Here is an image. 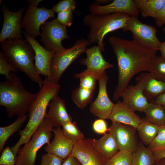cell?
<instances>
[{"label":"cell","mask_w":165,"mask_h":165,"mask_svg":"<svg viewBox=\"0 0 165 165\" xmlns=\"http://www.w3.org/2000/svg\"><path fill=\"white\" fill-rule=\"evenodd\" d=\"M108 42L117 63L118 81L113 96L116 101L125 93L134 75L142 71L152 72L157 51L133 39L112 36Z\"/></svg>","instance_id":"obj_1"},{"label":"cell","mask_w":165,"mask_h":165,"mask_svg":"<svg viewBox=\"0 0 165 165\" xmlns=\"http://www.w3.org/2000/svg\"><path fill=\"white\" fill-rule=\"evenodd\" d=\"M60 87L51 79L45 77L43 80L42 87L36 94L28 111V122L25 128L19 131L20 137L18 141L11 148L16 159L21 146L29 141L45 119L48 105L58 95Z\"/></svg>","instance_id":"obj_2"},{"label":"cell","mask_w":165,"mask_h":165,"mask_svg":"<svg viewBox=\"0 0 165 165\" xmlns=\"http://www.w3.org/2000/svg\"><path fill=\"white\" fill-rule=\"evenodd\" d=\"M0 83V105L4 107L9 118L26 115L37 94L27 90L19 77L13 72Z\"/></svg>","instance_id":"obj_3"},{"label":"cell","mask_w":165,"mask_h":165,"mask_svg":"<svg viewBox=\"0 0 165 165\" xmlns=\"http://www.w3.org/2000/svg\"><path fill=\"white\" fill-rule=\"evenodd\" d=\"M1 46L3 53L10 64L41 88L43 80L34 63L35 52L29 42L23 38L7 39L1 42Z\"/></svg>","instance_id":"obj_4"},{"label":"cell","mask_w":165,"mask_h":165,"mask_svg":"<svg viewBox=\"0 0 165 165\" xmlns=\"http://www.w3.org/2000/svg\"><path fill=\"white\" fill-rule=\"evenodd\" d=\"M130 16L122 13L94 14L90 13L83 18L89 28L87 40L90 45L97 44L101 51L105 50L104 38L106 35L118 29L123 30Z\"/></svg>","instance_id":"obj_5"},{"label":"cell","mask_w":165,"mask_h":165,"mask_svg":"<svg viewBox=\"0 0 165 165\" xmlns=\"http://www.w3.org/2000/svg\"><path fill=\"white\" fill-rule=\"evenodd\" d=\"M53 129L45 118L29 141L20 148L15 165H35L38 150L44 145L50 143Z\"/></svg>","instance_id":"obj_6"},{"label":"cell","mask_w":165,"mask_h":165,"mask_svg":"<svg viewBox=\"0 0 165 165\" xmlns=\"http://www.w3.org/2000/svg\"><path fill=\"white\" fill-rule=\"evenodd\" d=\"M90 44L87 39L83 38L76 40L71 47L62 52L56 53L51 64V79L58 83L61 77L69 66L83 53Z\"/></svg>","instance_id":"obj_7"},{"label":"cell","mask_w":165,"mask_h":165,"mask_svg":"<svg viewBox=\"0 0 165 165\" xmlns=\"http://www.w3.org/2000/svg\"><path fill=\"white\" fill-rule=\"evenodd\" d=\"M41 42L48 50L56 53H61L66 49L62 41L70 38L66 26L61 24L56 18L45 22L41 27Z\"/></svg>","instance_id":"obj_8"},{"label":"cell","mask_w":165,"mask_h":165,"mask_svg":"<svg viewBox=\"0 0 165 165\" xmlns=\"http://www.w3.org/2000/svg\"><path fill=\"white\" fill-rule=\"evenodd\" d=\"M123 30L130 31L133 40L156 51L160 50L162 42L157 36L156 28L141 22L137 16H130Z\"/></svg>","instance_id":"obj_9"},{"label":"cell","mask_w":165,"mask_h":165,"mask_svg":"<svg viewBox=\"0 0 165 165\" xmlns=\"http://www.w3.org/2000/svg\"><path fill=\"white\" fill-rule=\"evenodd\" d=\"M52 9L44 6L41 7L29 5L21 22V28L28 35L34 38L40 35L41 25L49 18L54 17Z\"/></svg>","instance_id":"obj_10"},{"label":"cell","mask_w":165,"mask_h":165,"mask_svg":"<svg viewBox=\"0 0 165 165\" xmlns=\"http://www.w3.org/2000/svg\"><path fill=\"white\" fill-rule=\"evenodd\" d=\"M101 52L97 45L86 49L85 52L86 57L82 59L79 61L81 65L86 66V69L76 74L75 77L79 79L84 75H90L98 80L106 74V70L112 68L113 65L104 59Z\"/></svg>","instance_id":"obj_11"},{"label":"cell","mask_w":165,"mask_h":165,"mask_svg":"<svg viewBox=\"0 0 165 165\" xmlns=\"http://www.w3.org/2000/svg\"><path fill=\"white\" fill-rule=\"evenodd\" d=\"M108 132L115 138L119 150L133 153L136 150L139 142L136 129L122 123L112 122Z\"/></svg>","instance_id":"obj_12"},{"label":"cell","mask_w":165,"mask_h":165,"mask_svg":"<svg viewBox=\"0 0 165 165\" xmlns=\"http://www.w3.org/2000/svg\"><path fill=\"white\" fill-rule=\"evenodd\" d=\"M4 21L0 33V42L7 39L23 38L21 22L24 7L16 12L9 10L5 6L2 8Z\"/></svg>","instance_id":"obj_13"},{"label":"cell","mask_w":165,"mask_h":165,"mask_svg":"<svg viewBox=\"0 0 165 165\" xmlns=\"http://www.w3.org/2000/svg\"><path fill=\"white\" fill-rule=\"evenodd\" d=\"M108 77L106 74L98 80L99 87L97 96L91 103L90 112L99 119H109L115 104L109 99L107 92V84Z\"/></svg>","instance_id":"obj_14"},{"label":"cell","mask_w":165,"mask_h":165,"mask_svg":"<svg viewBox=\"0 0 165 165\" xmlns=\"http://www.w3.org/2000/svg\"><path fill=\"white\" fill-rule=\"evenodd\" d=\"M92 139L84 138L76 142L71 154L82 165H106L107 160L102 157L93 147Z\"/></svg>","instance_id":"obj_15"},{"label":"cell","mask_w":165,"mask_h":165,"mask_svg":"<svg viewBox=\"0 0 165 165\" xmlns=\"http://www.w3.org/2000/svg\"><path fill=\"white\" fill-rule=\"evenodd\" d=\"M25 38L33 47L35 53V65L38 73L45 77L52 78L51 64L56 53L47 50L42 46L35 38L30 36L24 31Z\"/></svg>","instance_id":"obj_16"},{"label":"cell","mask_w":165,"mask_h":165,"mask_svg":"<svg viewBox=\"0 0 165 165\" xmlns=\"http://www.w3.org/2000/svg\"><path fill=\"white\" fill-rule=\"evenodd\" d=\"M88 9L90 13L94 14L122 13L138 16L140 13L133 0H114L105 5L94 2L90 5Z\"/></svg>","instance_id":"obj_17"},{"label":"cell","mask_w":165,"mask_h":165,"mask_svg":"<svg viewBox=\"0 0 165 165\" xmlns=\"http://www.w3.org/2000/svg\"><path fill=\"white\" fill-rule=\"evenodd\" d=\"M53 132V139L49 144L46 145L44 149L47 153L64 160L71 154L76 142L67 137L61 127L54 128Z\"/></svg>","instance_id":"obj_18"},{"label":"cell","mask_w":165,"mask_h":165,"mask_svg":"<svg viewBox=\"0 0 165 165\" xmlns=\"http://www.w3.org/2000/svg\"><path fill=\"white\" fill-rule=\"evenodd\" d=\"M45 118L53 128L61 127L64 123L72 121V118L67 112L65 101L58 95L50 102Z\"/></svg>","instance_id":"obj_19"},{"label":"cell","mask_w":165,"mask_h":165,"mask_svg":"<svg viewBox=\"0 0 165 165\" xmlns=\"http://www.w3.org/2000/svg\"><path fill=\"white\" fill-rule=\"evenodd\" d=\"M134 85L128 86L121 97L122 102L134 111L143 112L149 102L144 95L141 82L136 79Z\"/></svg>","instance_id":"obj_20"},{"label":"cell","mask_w":165,"mask_h":165,"mask_svg":"<svg viewBox=\"0 0 165 165\" xmlns=\"http://www.w3.org/2000/svg\"><path fill=\"white\" fill-rule=\"evenodd\" d=\"M122 101L118 100L115 104L109 119L128 125L137 129L142 121L140 117Z\"/></svg>","instance_id":"obj_21"},{"label":"cell","mask_w":165,"mask_h":165,"mask_svg":"<svg viewBox=\"0 0 165 165\" xmlns=\"http://www.w3.org/2000/svg\"><path fill=\"white\" fill-rule=\"evenodd\" d=\"M141 83L143 93L149 102L165 92V82L157 79L150 72L142 73L137 78Z\"/></svg>","instance_id":"obj_22"},{"label":"cell","mask_w":165,"mask_h":165,"mask_svg":"<svg viewBox=\"0 0 165 165\" xmlns=\"http://www.w3.org/2000/svg\"><path fill=\"white\" fill-rule=\"evenodd\" d=\"M92 143L96 151L106 160L110 159L119 151L116 140L110 133H106L98 139H92Z\"/></svg>","instance_id":"obj_23"},{"label":"cell","mask_w":165,"mask_h":165,"mask_svg":"<svg viewBox=\"0 0 165 165\" xmlns=\"http://www.w3.org/2000/svg\"><path fill=\"white\" fill-rule=\"evenodd\" d=\"M159 127L146 118L142 119L136 129L140 142L145 146L150 145L157 134Z\"/></svg>","instance_id":"obj_24"},{"label":"cell","mask_w":165,"mask_h":165,"mask_svg":"<svg viewBox=\"0 0 165 165\" xmlns=\"http://www.w3.org/2000/svg\"><path fill=\"white\" fill-rule=\"evenodd\" d=\"M144 18H155L165 4V0H133Z\"/></svg>","instance_id":"obj_25"},{"label":"cell","mask_w":165,"mask_h":165,"mask_svg":"<svg viewBox=\"0 0 165 165\" xmlns=\"http://www.w3.org/2000/svg\"><path fill=\"white\" fill-rule=\"evenodd\" d=\"M133 154L131 165H154L156 163L152 151L141 142Z\"/></svg>","instance_id":"obj_26"},{"label":"cell","mask_w":165,"mask_h":165,"mask_svg":"<svg viewBox=\"0 0 165 165\" xmlns=\"http://www.w3.org/2000/svg\"><path fill=\"white\" fill-rule=\"evenodd\" d=\"M143 112L146 118L152 123L159 126L165 125V112L162 105L149 102Z\"/></svg>","instance_id":"obj_27"},{"label":"cell","mask_w":165,"mask_h":165,"mask_svg":"<svg viewBox=\"0 0 165 165\" xmlns=\"http://www.w3.org/2000/svg\"><path fill=\"white\" fill-rule=\"evenodd\" d=\"M28 117L27 115L18 116L16 120L10 125L0 127V153L3 151L5 143L9 138L13 134L20 130Z\"/></svg>","instance_id":"obj_28"},{"label":"cell","mask_w":165,"mask_h":165,"mask_svg":"<svg viewBox=\"0 0 165 165\" xmlns=\"http://www.w3.org/2000/svg\"><path fill=\"white\" fill-rule=\"evenodd\" d=\"M94 92L79 86L72 92V101L77 107L83 109L91 102Z\"/></svg>","instance_id":"obj_29"},{"label":"cell","mask_w":165,"mask_h":165,"mask_svg":"<svg viewBox=\"0 0 165 165\" xmlns=\"http://www.w3.org/2000/svg\"><path fill=\"white\" fill-rule=\"evenodd\" d=\"M133 153L125 150H119L106 161V165H131Z\"/></svg>","instance_id":"obj_30"},{"label":"cell","mask_w":165,"mask_h":165,"mask_svg":"<svg viewBox=\"0 0 165 165\" xmlns=\"http://www.w3.org/2000/svg\"><path fill=\"white\" fill-rule=\"evenodd\" d=\"M64 134L68 138L76 142L85 138L83 133L79 129L75 122H69L64 123L61 126Z\"/></svg>","instance_id":"obj_31"},{"label":"cell","mask_w":165,"mask_h":165,"mask_svg":"<svg viewBox=\"0 0 165 165\" xmlns=\"http://www.w3.org/2000/svg\"><path fill=\"white\" fill-rule=\"evenodd\" d=\"M147 147L152 151L165 149V125L159 126L156 137Z\"/></svg>","instance_id":"obj_32"},{"label":"cell","mask_w":165,"mask_h":165,"mask_svg":"<svg viewBox=\"0 0 165 165\" xmlns=\"http://www.w3.org/2000/svg\"><path fill=\"white\" fill-rule=\"evenodd\" d=\"M151 73L156 78L165 82V59L160 56L156 55Z\"/></svg>","instance_id":"obj_33"},{"label":"cell","mask_w":165,"mask_h":165,"mask_svg":"<svg viewBox=\"0 0 165 165\" xmlns=\"http://www.w3.org/2000/svg\"><path fill=\"white\" fill-rule=\"evenodd\" d=\"M17 70L6 59L2 51H0V74L7 78L11 72L16 74Z\"/></svg>","instance_id":"obj_34"},{"label":"cell","mask_w":165,"mask_h":165,"mask_svg":"<svg viewBox=\"0 0 165 165\" xmlns=\"http://www.w3.org/2000/svg\"><path fill=\"white\" fill-rule=\"evenodd\" d=\"M79 86L94 92L96 85L97 79L90 75H86L81 77Z\"/></svg>","instance_id":"obj_35"},{"label":"cell","mask_w":165,"mask_h":165,"mask_svg":"<svg viewBox=\"0 0 165 165\" xmlns=\"http://www.w3.org/2000/svg\"><path fill=\"white\" fill-rule=\"evenodd\" d=\"M16 159L11 148L7 146L2 152L0 165H15Z\"/></svg>","instance_id":"obj_36"},{"label":"cell","mask_w":165,"mask_h":165,"mask_svg":"<svg viewBox=\"0 0 165 165\" xmlns=\"http://www.w3.org/2000/svg\"><path fill=\"white\" fill-rule=\"evenodd\" d=\"M76 3L75 0H60L57 4L53 5L52 9L57 13L69 9L75 10Z\"/></svg>","instance_id":"obj_37"},{"label":"cell","mask_w":165,"mask_h":165,"mask_svg":"<svg viewBox=\"0 0 165 165\" xmlns=\"http://www.w3.org/2000/svg\"><path fill=\"white\" fill-rule=\"evenodd\" d=\"M74 10L68 9L58 13L57 20L63 25L70 27L73 20V13Z\"/></svg>","instance_id":"obj_38"},{"label":"cell","mask_w":165,"mask_h":165,"mask_svg":"<svg viewBox=\"0 0 165 165\" xmlns=\"http://www.w3.org/2000/svg\"><path fill=\"white\" fill-rule=\"evenodd\" d=\"M63 161L55 155L47 153L42 156L40 165H62Z\"/></svg>","instance_id":"obj_39"},{"label":"cell","mask_w":165,"mask_h":165,"mask_svg":"<svg viewBox=\"0 0 165 165\" xmlns=\"http://www.w3.org/2000/svg\"><path fill=\"white\" fill-rule=\"evenodd\" d=\"M92 126L94 131L100 134H104L108 131L107 124L104 119H99L95 120Z\"/></svg>","instance_id":"obj_40"},{"label":"cell","mask_w":165,"mask_h":165,"mask_svg":"<svg viewBox=\"0 0 165 165\" xmlns=\"http://www.w3.org/2000/svg\"><path fill=\"white\" fill-rule=\"evenodd\" d=\"M157 27H160L165 24V4L154 18Z\"/></svg>","instance_id":"obj_41"},{"label":"cell","mask_w":165,"mask_h":165,"mask_svg":"<svg viewBox=\"0 0 165 165\" xmlns=\"http://www.w3.org/2000/svg\"><path fill=\"white\" fill-rule=\"evenodd\" d=\"M62 165H82L79 160L70 154L64 160Z\"/></svg>","instance_id":"obj_42"},{"label":"cell","mask_w":165,"mask_h":165,"mask_svg":"<svg viewBox=\"0 0 165 165\" xmlns=\"http://www.w3.org/2000/svg\"><path fill=\"white\" fill-rule=\"evenodd\" d=\"M152 151L156 163L162 159L165 158V149Z\"/></svg>","instance_id":"obj_43"},{"label":"cell","mask_w":165,"mask_h":165,"mask_svg":"<svg viewBox=\"0 0 165 165\" xmlns=\"http://www.w3.org/2000/svg\"><path fill=\"white\" fill-rule=\"evenodd\" d=\"M153 102L162 105H165V92L158 96Z\"/></svg>","instance_id":"obj_44"},{"label":"cell","mask_w":165,"mask_h":165,"mask_svg":"<svg viewBox=\"0 0 165 165\" xmlns=\"http://www.w3.org/2000/svg\"><path fill=\"white\" fill-rule=\"evenodd\" d=\"M160 50V56L165 59V41L162 42Z\"/></svg>","instance_id":"obj_45"},{"label":"cell","mask_w":165,"mask_h":165,"mask_svg":"<svg viewBox=\"0 0 165 165\" xmlns=\"http://www.w3.org/2000/svg\"><path fill=\"white\" fill-rule=\"evenodd\" d=\"M43 1L42 0H28V2L30 5L34 7H37L38 4L41 2Z\"/></svg>","instance_id":"obj_46"},{"label":"cell","mask_w":165,"mask_h":165,"mask_svg":"<svg viewBox=\"0 0 165 165\" xmlns=\"http://www.w3.org/2000/svg\"><path fill=\"white\" fill-rule=\"evenodd\" d=\"M112 1L110 0H95L96 3L97 4L101 5L104 4V5H107L111 2Z\"/></svg>","instance_id":"obj_47"},{"label":"cell","mask_w":165,"mask_h":165,"mask_svg":"<svg viewBox=\"0 0 165 165\" xmlns=\"http://www.w3.org/2000/svg\"><path fill=\"white\" fill-rule=\"evenodd\" d=\"M156 165H165V158L160 160L156 163Z\"/></svg>","instance_id":"obj_48"},{"label":"cell","mask_w":165,"mask_h":165,"mask_svg":"<svg viewBox=\"0 0 165 165\" xmlns=\"http://www.w3.org/2000/svg\"><path fill=\"white\" fill-rule=\"evenodd\" d=\"M163 31L164 32V33L165 35V24L164 25V26L163 28Z\"/></svg>","instance_id":"obj_49"},{"label":"cell","mask_w":165,"mask_h":165,"mask_svg":"<svg viewBox=\"0 0 165 165\" xmlns=\"http://www.w3.org/2000/svg\"><path fill=\"white\" fill-rule=\"evenodd\" d=\"M165 111V105H162Z\"/></svg>","instance_id":"obj_50"},{"label":"cell","mask_w":165,"mask_h":165,"mask_svg":"<svg viewBox=\"0 0 165 165\" xmlns=\"http://www.w3.org/2000/svg\"><path fill=\"white\" fill-rule=\"evenodd\" d=\"M154 165H156V164H154Z\"/></svg>","instance_id":"obj_51"}]
</instances>
